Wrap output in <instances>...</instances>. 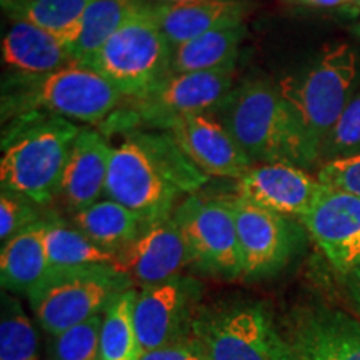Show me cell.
I'll use <instances>...</instances> for the list:
<instances>
[{
    "label": "cell",
    "instance_id": "cell-22",
    "mask_svg": "<svg viewBox=\"0 0 360 360\" xmlns=\"http://www.w3.org/2000/svg\"><path fill=\"white\" fill-rule=\"evenodd\" d=\"M72 222L94 244L114 255L132 244L146 229L137 214L110 199L98 200L74 214Z\"/></svg>",
    "mask_w": 360,
    "mask_h": 360
},
{
    "label": "cell",
    "instance_id": "cell-7",
    "mask_svg": "<svg viewBox=\"0 0 360 360\" xmlns=\"http://www.w3.org/2000/svg\"><path fill=\"white\" fill-rule=\"evenodd\" d=\"M192 337L209 360H294L290 344L262 305L199 310Z\"/></svg>",
    "mask_w": 360,
    "mask_h": 360
},
{
    "label": "cell",
    "instance_id": "cell-27",
    "mask_svg": "<svg viewBox=\"0 0 360 360\" xmlns=\"http://www.w3.org/2000/svg\"><path fill=\"white\" fill-rule=\"evenodd\" d=\"M130 141L139 143L146 150L157 170L180 192L193 193L207 182L209 175H205L192 164L191 159L174 141L172 135L139 132Z\"/></svg>",
    "mask_w": 360,
    "mask_h": 360
},
{
    "label": "cell",
    "instance_id": "cell-15",
    "mask_svg": "<svg viewBox=\"0 0 360 360\" xmlns=\"http://www.w3.org/2000/svg\"><path fill=\"white\" fill-rule=\"evenodd\" d=\"M285 337L294 360H360V321L339 309L295 310Z\"/></svg>",
    "mask_w": 360,
    "mask_h": 360
},
{
    "label": "cell",
    "instance_id": "cell-28",
    "mask_svg": "<svg viewBox=\"0 0 360 360\" xmlns=\"http://www.w3.org/2000/svg\"><path fill=\"white\" fill-rule=\"evenodd\" d=\"M90 2L92 0H25L6 8V13L12 20L40 27L69 45Z\"/></svg>",
    "mask_w": 360,
    "mask_h": 360
},
{
    "label": "cell",
    "instance_id": "cell-34",
    "mask_svg": "<svg viewBox=\"0 0 360 360\" xmlns=\"http://www.w3.org/2000/svg\"><path fill=\"white\" fill-rule=\"evenodd\" d=\"M141 360H209L193 337H186L159 349L143 352Z\"/></svg>",
    "mask_w": 360,
    "mask_h": 360
},
{
    "label": "cell",
    "instance_id": "cell-40",
    "mask_svg": "<svg viewBox=\"0 0 360 360\" xmlns=\"http://www.w3.org/2000/svg\"><path fill=\"white\" fill-rule=\"evenodd\" d=\"M354 34H355V37H357V39L360 40V22H359L357 25L354 27Z\"/></svg>",
    "mask_w": 360,
    "mask_h": 360
},
{
    "label": "cell",
    "instance_id": "cell-13",
    "mask_svg": "<svg viewBox=\"0 0 360 360\" xmlns=\"http://www.w3.org/2000/svg\"><path fill=\"white\" fill-rule=\"evenodd\" d=\"M302 224L342 277L360 267V197L326 187Z\"/></svg>",
    "mask_w": 360,
    "mask_h": 360
},
{
    "label": "cell",
    "instance_id": "cell-30",
    "mask_svg": "<svg viewBox=\"0 0 360 360\" xmlns=\"http://www.w3.org/2000/svg\"><path fill=\"white\" fill-rule=\"evenodd\" d=\"M102 315H96L53 337V360H102Z\"/></svg>",
    "mask_w": 360,
    "mask_h": 360
},
{
    "label": "cell",
    "instance_id": "cell-19",
    "mask_svg": "<svg viewBox=\"0 0 360 360\" xmlns=\"http://www.w3.org/2000/svg\"><path fill=\"white\" fill-rule=\"evenodd\" d=\"M114 147L102 137L101 132L82 129L70 148L57 199L67 210L77 214L98 202L105 193L109 162Z\"/></svg>",
    "mask_w": 360,
    "mask_h": 360
},
{
    "label": "cell",
    "instance_id": "cell-8",
    "mask_svg": "<svg viewBox=\"0 0 360 360\" xmlns=\"http://www.w3.org/2000/svg\"><path fill=\"white\" fill-rule=\"evenodd\" d=\"M191 265L215 277H244L236 217L229 199L192 195L174 212Z\"/></svg>",
    "mask_w": 360,
    "mask_h": 360
},
{
    "label": "cell",
    "instance_id": "cell-16",
    "mask_svg": "<svg viewBox=\"0 0 360 360\" xmlns=\"http://www.w3.org/2000/svg\"><path fill=\"white\" fill-rule=\"evenodd\" d=\"M187 265H191V255L174 215L148 225L117 254V269L141 289L179 277Z\"/></svg>",
    "mask_w": 360,
    "mask_h": 360
},
{
    "label": "cell",
    "instance_id": "cell-21",
    "mask_svg": "<svg viewBox=\"0 0 360 360\" xmlns=\"http://www.w3.org/2000/svg\"><path fill=\"white\" fill-rule=\"evenodd\" d=\"M49 220L30 225L4 242L0 252V282L4 292L29 295L47 277L49 264L45 250V227Z\"/></svg>",
    "mask_w": 360,
    "mask_h": 360
},
{
    "label": "cell",
    "instance_id": "cell-38",
    "mask_svg": "<svg viewBox=\"0 0 360 360\" xmlns=\"http://www.w3.org/2000/svg\"><path fill=\"white\" fill-rule=\"evenodd\" d=\"M155 4H184V2H195V0H148Z\"/></svg>",
    "mask_w": 360,
    "mask_h": 360
},
{
    "label": "cell",
    "instance_id": "cell-25",
    "mask_svg": "<svg viewBox=\"0 0 360 360\" xmlns=\"http://www.w3.org/2000/svg\"><path fill=\"white\" fill-rule=\"evenodd\" d=\"M139 292L129 289L117 295L102 315V360H141L143 349L135 328L134 309Z\"/></svg>",
    "mask_w": 360,
    "mask_h": 360
},
{
    "label": "cell",
    "instance_id": "cell-26",
    "mask_svg": "<svg viewBox=\"0 0 360 360\" xmlns=\"http://www.w3.org/2000/svg\"><path fill=\"white\" fill-rule=\"evenodd\" d=\"M45 250L51 269H75L90 265H114L117 255L103 250L79 229L49 220L45 227Z\"/></svg>",
    "mask_w": 360,
    "mask_h": 360
},
{
    "label": "cell",
    "instance_id": "cell-24",
    "mask_svg": "<svg viewBox=\"0 0 360 360\" xmlns=\"http://www.w3.org/2000/svg\"><path fill=\"white\" fill-rule=\"evenodd\" d=\"M135 0H92L85 8L74 39L67 45L75 62L84 64L101 51L112 35L130 19Z\"/></svg>",
    "mask_w": 360,
    "mask_h": 360
},
{
    "label": "cell",
    "instance_id": "cell-23",
    "mask_svg": "<svg viewBox=\"0 0 360 360\" xmlns=\"http://www.w3.org/2000/svg\"><path fill=\"white\" fill-rule=\"evenodd\" d=\"M247 35L245 24L210 30L174 49L170 75L217 70L236 65V57Z\"/></svg>",
    "mask_w": 360,
    "mask_h": 360
},
{
    "label": "cell",
    "instance_id": "cell-6",
    "mask_svg": "<svg viewBox=\"0 0 360 360\" xmlns=\"http://www.w3.org/2000/svg\"><path fill=\"white\" fill-rule=\"evenodd\" d=\"M134 282L114 265L51 269L47 277L27 295L39 326L57 337L89 319L102 315Z\"/></svg>",
    "mask_w": 360,
    "mask_h": 360
},
{
    "label": "cell",
    "instance_id": "cell-4",
    "mask_svg": "<svg viewBox=\"0 0 360 360\" xmlns=\"http://www.w3.org/2000/svg\"><path fill=\"white\" fill-rule=\"evenodd\" d=\"M220 122L252 164L290 162L304 167L299 135L278 89L265 80H247L219 103Z\"/></svg>",
    "mask_w": 360,
    "mask_h": 360
},
{
    "label": "cell",
    "instance_id": "cell-36",
    "mask_svg": "<svg viewBox=\"0 0 360 360\" xmlns=\"http://www.w3.org/2000/svg\"><path fill=\"white\" fill-rule=\"evenodd\" d=\"M285 2L315 8H347V0H285Z\"/></svg>",
    "mask_w": 360,
    "mask_h": 360
},
{
    "label": "cell",
    "instance_id": "cell-20",
    "mask_svg": "<svg viewBox=\"0 0 360 360\" xmlns=\"http://www.w3.org/2000/svg\"><path fill=\"white\" fill-rule=\"evenodd\" d=\"M2 58L19 77H42L75 62L60 39L24 20H13L4 37Z\"/></svg>",
    "mask_w": 360,
    "mask_h": 360
},
{
    "label": "cell",
    "instance_id": "cell-9",
    "mask_svg": "<svg viewBox=\"0 0 360 360\" xmlns=\"http://www.w3.org/2000/svg\"><path fill=\"white\" fill-rule=\"evenodd\" d=\"M233 65L217 70L169 75L137 101H130L127 117L147 129L169 130L177 120L215 110L232 90Z\"/></svg>",
    "mask_w": 360,
    "mask_h": 360
},
{
    "label": "cell",
    "instance_id": "cell-11",
    "mask_svg": "<svg viewBox=\"0 0 360 360\" xmlns=\"http://www.w3.org/2000/svg\"><path fill=\"white\" fill-rule=\"evenodd\" d=\"M200 292L199 282L182 276L141 289L134 319L143 352L192 335Z\"/></svg>",
    "mask_w": 360,
    "mask_h": 360
},
{
    "label": "cell",
    "instance_id": "cell-5",
    "mask_svg": "<svg viewBox=\"0 0 360 360\" xmlns=\"http://www.w3.org/2000/svg\"><path fill=\"white\" fill-rule=\"evenodd\" d=\"M174 47L135 0L130 19L84 62L122 94L125 102L152 92L170 75Z\"/></svg>",
    "mask_w": 360,
    "mask_h": 360
},
{
    "label": "cell",
    "instance_id": "cell-3",
    "mask_svg": "<svg viewBox=\"0 0 360 360\" xmlns=\"http://www.w3.org/2000/svg\"><path fill=\"white\" fill-rule=\"evenodd\" d=\"M122 94L89 65L74 62L42 77L13 75L4 84V119L45 114L101 124L122 107Z\"/></svg>",
    "mask_w": 360,
    "mask_h": 360
},
{
    "label": "cell",
    "instance_id": "cell-29",
    "mask_svg": "<svg viewBox=\"0 0 360 360\" xmlns=\"http://www.w3.org/2000/svg\"><path fill=\"white\" fill-rule=\"evenodd\" d=\"M0 360H39V337L17 297L2 294Z\"/></svg>",
    "mask_w": 360,
    "mask_h": 360
},
{
    "label": "cell",
    "instance_id": "cell-32",
    "mask_svg": "<svg viewBox=\"0 0 360 360\" xmlns=\"http://www.w3.org/2000/svg\"><path fill=\"white\" fill-rule=\"evenodd\" d=\"M37 204L25 197L2 191L0 195V238L7 242L17 233L25 231L30 225L44 220L40 217Z\"/></svg>",
    "mask_w": 360,
    "mask_h": 360
},
{
    "label": "cell",
    "instance_id": "cell-12",
    "mask_svg": "<svg viewBox=\"0 0 360 360\" xmlns=\"http://www.w3.org/2000/svg\"><path fill=\"white\" fill-rule=\"evenodd\" d=\"M229 202L236 217L244 277L257 281L276 276L297 249V232L289 217L236 195Z\"/></svg>",
    "mask_w": 360,
    "mask_h": 360
},
{
    "label": "cell",
    "instance_id": "cell-39",
    "mask_svg": "<svg viewBox=\"0 0 360 360\" xmlns=\"http://www.w3.org/2000/svg\"><path fill=\"white\" fill-rule=\"evenodd\" d=\"M22 2H25V0H2V7H4V11H6V8H11L13 6H17V4H22Z\"/></svg>",
    "mask_w": 360,
    "mask_h": 360
},
{
    "label": "cell",
    "instance_id": "cell-18",
    "mask_svg": "<svg viewBox=\"0 0 360 360\" xmlns=\"http://www.w3.org/2000/svg\"><path fill=\"white\" fill-rule=\"evenodd\" d=\"M142 8L172 47L210 30L244 24L245 0H195L184 4H155L141 0Z\"/></svg>",
    "mask_w": 360,
    "mask_h": 360
},
{
    "label": "cell",
    "instance_id": "cell-37",
    "mask_svg": "<svg viewBox=\"0 0 360 360\" xmlns=\"http://www.w3.org/2000/svg\"><path fill=\"white\" fill-rule=\"evenodd\" d=\"M347 11L352 13L360 12V0H347Z\"/></svg>",
    "mask_w": 360,
    "mask_h": 360
},
{
    "label": "cell",
    "instance_id": "cell-17",
    "mask_svg": "<svg viewBox=\"0 0 360 360\" xmlns=\"http://www.w3.org/2000/svg\"><path fill=\"white\" fill-rule=\"evenodd\" d=\"M169 134L205 175L238 180L254 167L224 124L209 114L177 120L170 125Z\"/></svg>",
    "mask_w": 360,
    "mask_h": 360
},
{
    "label": "cell",
    "instance_id": "cell-1",
    "mask_svg": "<svg viewBox=\"0 0 360 360\" xmlns=\"http://www.w3.org/2000/svg\"><path fill=\"white\" fill-rule=\"evenodd\" d=\"M359 60L349 44L328 45L302 74L278 82L281 94L299 135L304 167L321 159L323 143L352 98Z\"/></svg>",
    "mask_w": 360,
    "mask_h": 360
},
{
    "label": "cell",
    "instance_id": "cell-14",
    "mask_svg": "<svg viewBox=\"0 0 360 360\" xmlns=\"http://www.w3.org/2000/svg\"><path fill=\"white\" fill-rule=\"evenodd\" d=\"M326 186L290 162L254 165L237 180L236 197L283 217L302 219Z\"/></svg>",
    "mask_w": 360,
    "mask_h": 360
},
{
    "label": "cell",
    "instance_id": "cell-2",
    "mask_svg": "<svg viewBox=\"0 0 360 360\" xmlns=\"http://www.w3.org/2000/svg\"><path fill=\"white\" fill-rule=\"evenodd\" d=\"M80 130L72 120L57 115L15 119L4 135L2 191L25 197L40 207L51 204L57 199L70 148Z\"/></svg>",
    "mask_w": 360,
    "mask_h": 360
},
{
    "label": "cell",
    "instance_id": "cell-31",
    "mask_svg": "<svg viewBox=\"0 0 360 360\" xmlns=\"http://www.w3.org/2000/svg\"><path fill=\"white\" fill-rule=\"evenodd\" d=\"M360 154V92L350 98L323 143L321 159H347Z\"/></svg>",
    "mask_w": 360,
    "mask_h": 360
},
{
    "label": "cell",
    "instance_id": "cell-35",
    "mask_svg": "<svg viewBox=\"0 0 360 360\" xmlns=\"http://www.w3.org/2000/svg\"><path fill=\"white\" fill-rule=\"evenodd\" d=\"M344 283L345 289H347L350 302H352L355 312H357L360 317V267L354 269L352 272L344 276Z\"/></svg>",
    "mask_w": 360,
    "mask_h": 360
},
{
    "label": "cell",
    "instance_id": "cell-33",
    "mask_svg": "<svg viewBox=\"0 0 360 360\" xmlns=\"http://www.w3.org/2000/svg\"><path fill=\"white\" fill-rule=\"evenodd\" d=\"M317 179L322 186L360 197V154L323 162L317 172Z\"/></svg>",
    "mask_w": 360,
    "mask_h": 360
},
{
    "label": "cell",
    "instance_id": "cell-10",
    "mask_svg": "<svg viewBox=\"0 0 360 360\" xmlns=\"http://www.w3.org/2000/svg\"><path fill=\"white\" fill-rule=\"evenodd\" d=\"M179 193L139 143L129 139L114 147L105 195L137 214L146 227L172 217Z\"/></svg>",
    "mask_w": 360,
    "mask_h": 360
}]
</instances>
